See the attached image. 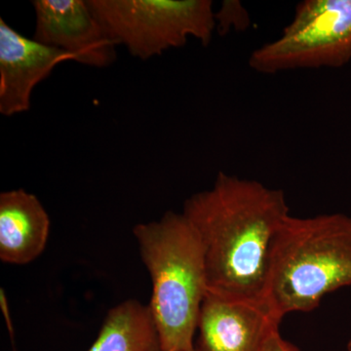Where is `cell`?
I'll use <instances>...</instances> for the list:
<instances>
[{
	"instance_id": "1",
	"label": "cell",
	"mask_w": 351,
	"mask_h": 351,
	"mask_svg": "<svg viewBox=\"0 0 351 351\" xmlns=\"http://www.w3.org/2000/svg\"><path fill=\"white\" fill-rule=\"evenodd\" d=\"M182 213L202 242L208 291L265 301L270 246L290 215L283 191L219 172L211 189L184 201Z\"/></svg>"
},
{
	"instance_id": "2",
	"label": "cell",
	"mask_w": 351,
	"mask_h": 351,
	"mask_svg": "<svg viewBox=\"0 0 351 351\" xmlns=\"http://www.w3.org/2000/svg\"><path fill=\"white\" fill-rule=\"evenodd\" d=\"M351 285V217L289 215L270 246L263 300L282 318L309 313L325 295Z\"/></svg>"
},
{
	"instance_id": "3",
	"label": "cell",
	"mask_w": 351,
	"mask_h": 351,
	"mask_svg": "<svg viewBox=\"0 0 351 351\" xmlns=\"http://www.w3.org/2000/svg\"><path fill=\"white\" fill-rule=\"evenodd\" d=\"M149 272L151 311L162 351L195 350L193 337L207 294L204 249L182 213L168 211L158 221L133 228Z\"/></svg>"
},
{
	"instance_id": "4",
	"label": "cell",
	"mask_w": 351,
	"mask_h": 351,
	"mask_svg": "<svg viewBox=\"0 0 351 351\" xmlns=\"http://www.w3.org/2000/svg\"><path fill=\"white\" fill-rule=\"evenodd\" d=\"M115 45L143 61L186 45H209L217 29L211 0H87Z\"/></svg>"
},
{
	"instance_id": "5",
	"label": "cell",
	"mask_w": 351,
	"mask_h": 351,
	"mask_svg": "<svg viewBox=\"0 0 351 351\" xmlns=\"http://www.w3.org/2000/svg\"><path fill=\"white\" fill-rule=\"evenodd\" d=\"M351 60V0H304L278 38L254 50L249 66L265 75L341 68Z\"/></svg>"
},
{
	"instance_id": "6",
	"label": "cell",
	"mask_w": 351,
	"mask_h": 351,
	"mask_svg": "<svg viewBox=\"0 0 351 351\" xmlns=\"http://www.w3.org/2000/svg\"><path fill=\"white\" fill-rule=\"evenodd\" d=\"M282 318L263 300L209 292L201 306L196 351H263Z\"/></svg>"
},
{
	"instance_id": "7",
	"label": "cell",
	"mask_w": 351,
	"mask_h": 351,
	"mask_svg": "<svg viewBox=\"0 0 351 351\" xmlns=\"http://www.w3.org/2000/svg\"><path fill=\"white\" fill-rule=\"evenodd\" d=\"M32 38L73 56L75 63L107 68L117 60V45L108 38L87 0H34Z\"/></svg>"
},
{
	"instance_id": "8",
	"label": "cell",
	"mask_w": 351,
	"mask_h": 351,
	"mask_svg": "<svg viewBox=\"0 0 351 351\" xmlns=\"http://www.w3.org/2000/svg\"><path fill=\"white\" fill-rule=\"evenodd\" d=\"M73 56L25 38L0 19V113L14 117L29 112L32 94L39 83Z\"/></svg>"
},
{
	"instance_id": "9",
	"label": "cell",
	"mask_w": 351,
	"mask_h": 351,
	"mask_svg": "<svg viewBox=\"0 0 351 351\" xmlns=\"http://www.w3.org/2000/svg\"><path fill=\"white\" fill-rule=\"evenodd\" d=\"M50 233L49 215L25 189L0 193V258L25 265L43 253Z\"/></svg>"
},
{
	"instance_id": "10",
	"label": "cell",
	"mask_w": 351,
	"mask_h": 351,
	"mask_svg": "<svg viewBox=\"0 0 351 351\" xmlns=\"http://www.w3.org/2000/svg\"><path fill=\"white\" fill-rule=\"evenodd\" d=\"M88 351H162L149 306L128 300L112 307Z\"/></svg>"
},
{
	"instance_id": "11",
	"label": "cell",
	"mask_w": 351,
	"mask_h": 351,
	"mask_svg": "<svg viewBox=\"0 0 351 351\" xmlns=\"http://www.w3.org/2000/svg\"><path fill=\"white\" fill-rule=\"evenodd\" d=\"M217 29L219 32H225L230 27L239 29L248 25L249 17L246 10L239 1H223L221 9L215 13Z\"/></svg>"
},
{
	"instance_id": "12",
	"label": "cell",
	"mask_w": 351,
	"mask_h": 351,
	"mask_svg": "<svg viewBox=\"0 0 351 351\" xmlns=\"http://www.w3.org/2000/svg\"><path fill=\"white\" fill-rule=\"evenodd\" d=\"M263 351H301L290 341L282 338L280 332L276 331L270 335L263 346Z\"/></svg>"
},
{
	"instance_id": "13",
	"label": "cell",
	"mask_w": 351,
	"mask_h": 351,
	"mask_svg": "<svg viewBox=\"0 0 351 351\" xmlns=\"http://www.w3.org/2000/svg\"><path fill=\"white\" fill-rule=\"evenodd\" d=\"M348 351H351V339H350V341H348Z\"/></svg>"
},
{
	"instance_id": "14",
	"label": "cell",
	"mask_w": 351,
	"mask_h": 351,
	"mask_svg": "<svg viewBox=\"0 0 351 351\" xmlns=\"http://www.w3.org/2000/svg\"><path fill=\"white\" fill-rule=\"evenodd\" d=\"M191 351H196V350H195H195H191Z\"/></svg>"
}]
</instances>
